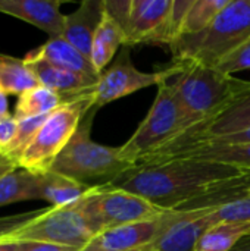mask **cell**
<instances>
[{
  "mask_svg": "<svg viewBox=\"0 0 250 251\" xmlns=\"http://www.w3.org/2000/svg\"><path fill=\"white\" fill-rule=\"evenodd\" d=\"M246 174L249 172L217 162L177 159L161 165H136L111 185L140 196L164 210H175Z\"/></svg>",
  "mask_w": 250,
  "mask_h": 251,
  "instance_id": "6da1fadb",
  "label": "cell"
},
{
  "mask_svg": "<svg viewBox=\"0 0 250 251\" xmlns=\"http://www.w3.org/2000/svg\"><path fill=\"white\" fill-rule=\"evenodd\" d=\"M250 40V0H230L202 32L183 35L169 47L174 65L215 68L227 54Z\"/></svg>",
  "mask_w": 250,
  "mask_h": 251,
  "instance_id": "7a4b0ae2",
  "label": "cell"
},
{
  "mask_svg": "<svg viewBox=\"0 0 250 251\" xmlns=\"http://www.w3.org/2000/svg\"><path fill=\"white\" fill-rule=\"evenodd\" d=\"M99 109L91 107L77 132L57 156L52 171L85 187H106L133 166L119 154V147L102 146L91 140V125Z\"/></svg>",
  "mask_w": 250,
  "mask_h": 251,
  "instance_id": "3957f363",
  "label": "cell"
},
{
  "mask_svg": "<svg viewBox=\"0 0 250 251\" xmlns=\"http://www.w3.org/2000/svg\"><path fill=\"white\" fill-rule=\"evenodd\" d=\"M183 69L172 82L180 100L184 129L218 116L228 103L250 87V81L237 79L197 63L181 65ZM181 131V132H183Z\"/></svg>",
  "mask_w": 250,
  "mask_h": 251,
  "instance_id": "277c9868",
  "label": "cell"
},
{
  "mask_svg": "<svg viewBox=\"0 0 250 251\" xmlns=\"http://www.w3.org/2000/svg\"><path fill=\"white\" fill-rule=\"evenodd\" d=\"M93 96L94 93L81 96L52 112L18 160V168L35 175L50 172L57 156L77 132L83 118L94 107Z\"/></svg>",
  "mask_w": 250,
  "mask_h": 251,
  "instance_id": "5b68a950",
  "label": "cell"
},
{
  "mask_svg": "<svg viewBox=\"0 0 250 251\" xmlns=\"http://www.w3.org/2000/svg\"><path fill=\"white\" fill-rule=\"evenodd\" d=\"M184 129V116L172 82L158 85L156 99L130 140L119 147L121 157L137 165L144 157L161 150Z\"/></svg>",
  "mask_w": 250,
  "mask_h": 251,
  "instance_id": "8992f818",
  "label": "cell"
},
{
  "mask_svg": "<svg viewBox=\"0 0 250 251\" xmlns=\"http://www.w3.org/2000/svg\"><path fill=\"white\" fill-rule=\"evenodd\" d=\"M84 196L62 207L44 209L35 221L6 240L40 241L83 251L96 235L84 210Z\"/></svg>",
  "mask_w": 250,
  "mask_h": 251,
  "instance_id": "52a82bcc",
  "label": "cell"
},
{
  "mask_svg": "<svg viewBox=\"0 0 250 251\" xmlns=\"http://www.w3.org/2000/svg\"><path fill=\"white\" fill-rule=\"evenodd\" d=\"M248 128H250V87L233 99L218 116L180 132L172 141L144 157L137 165H161L171 162L211 140L236 134Z\"/></svg>",
  "mask_w": 250,
  "mask_h": 251,
  "instance_id": "ba28073f",
  "label": "cell"
},
{
  "mask_svg": "<svg viewBox=\"0 0 250 251\" xmlns=\"http://www.w3.org/2000/svg\"><path fill=\"white\" fill-rule=\"evenodd\" d=\"M174 0H105V10L125 35V46L168 44Z\"/></svg>",
  "mask_w": 250,
  "mask_h": 251,
  "instance_id": "9c48e42d",
  "label": "cell"
},
{
  "mask_svg": "<svg viewBox=\"0 0 250 251\" xmlns=\"http://www.w3.org/2000/svg\"><path fill=\"white\" fill-rule=\"evenodd\" d=\"M130 53L131 47L124 46L113 63L100 74L93 96V106L96 109H100L118 99L127 97L139 90L167 82L177 76L183 69L181 65L172 63V66L164 71L143 72L134 66Z\"/></svg>",
  "mask_w": 250,
  "mask_h": 251,
  "instance_id": "30bf717a",
  "label": "cell"
},
{
  "mask_svg": "<svg viewBox=\"0 0 250 251\" xmlns=\"http://www.w3.org/2000/svg\"><path fill=\"white\" fill-rule=\"evenodd\" d=\"M87 206L100 232L115 226L150 221L168 212L140 196L112 185L93 187L88 193Z\"/></svg>",
  "mask_w": 250,
  "mask_h": 251,
  "instance_id": "8fae6325",
  "label": "cell"
},
{
  "mask_svg": "<svg viewBox=\"0 0 250 251\" xmlns=\"http://www.w3.org/2000/svg\"><path fill=\"white\" fill-rule=\"evenodd\" d=\"M167 213L150 221L105 229L99 232L96 237H93V240L83 251L143 250L149 244H152L161 234L167 221Z\"/></svg>",
  "mask_w": 250,
  "mask_h": 251,
  "instance_id": "7c38bea8",
  "label": "cell"
},
{
  "mask_svg": "<svg viewBox=\"0 0 250 251\" xmlns=\"http://www.w3.org/2000/svg\"><path fill=\"white\" fill-rule=\"evenodd\" d=\"M31 68L41 87H46L60 94L66 101H72L81 96L94 93V87L99 78H90L59 66H55L43 59L24 57Z\"/></svg>",
  "mask_w": 250,
  "mask_h": 251,
  "instance_id": "4fadbf2b",
  "label": "cell"
},
{
  "mask_svg": "<svg viewBox=\"0 0 250 251\" xmlns=\"http://www.w3.org/2000/svg\"><path fill=\"white\" fill-rule=\"evenodd\" d=\"M59 0H0V12L22 19L41 31L50 38L62 37L65 31V18L60 12Z\"/></svg>",
  "mask_w": 250,
  "mask_h": 251,
  "instance_id": "5bb4252c",
  "label": "cell"
},
{
  "mask_svg": "<svg viewBox=\"0 0 250 251\" xmlns=\"http://www.w3.org/2000/svg\"><path fill=\"white\" fill-rule=\"evenodd\" d=\"M105 15V0H84L80 7L66 15L63 38L90 57L94 34Z\"/></svg>",
  "mask_w": 250,
  "mask_h": 251,
  "instance_id": "9a60e30c",
  "label": "cell"
},
{
  "mask_svg": "<svg viewBox=\"0 0 250 251\" xmlns=\"http://www.w3.org/2000/svg\"><path fill=\"white\" fill-rule=\"evenodd\" d=\"M27 57L43 59L55 66H59V68L90 76V78H99V74L93 68L90 57L83 54L77 47H74L63 37L49 38L43 46L29 51Z\"/></svg>",
  "mask_w": 250,
  "mask_h": 251,
  "instance_id": "2e32d148",
  "label": "cell"
},
{
  "mask_svg": "<svg viewBox=\"0 0 250 251\" xmlns=\"http://www.w3.org/2000/svg\"><path fill=\"white\" fill-rule=\"evenodd\" d=\"M125 46V35L122 28L116 24V21L105 10L103 19L94 34L90 60L96 72L100 74L108 68L109 62L113 59L119 47Z\"/></svg>",
  "mask_w": 250,
  "mask_h": 251,
  "instance_id": "e0dca14e",
  "label": "cell"
},
{
  "mask_svg": "<svg viewBox=\"0 0 250 251\" xmlns=\"http://www.w3.org/2000/svg\"><path fill=\"white\" fill-rule=\"evenodd\" d=\"M178 159L217 162V163L228 165V166L250 172V143H246V144H205V146L192 149L190 151L184 153Z\"/></svg>",
  "mask_w": 250,
  "mask_h": 251,
  "instance_id": "ac0fdd59",
  "label": "cell"
},
{
  "mask_svg": "<svg viewBox=\"0 0 250 251\" xmlns=\"http://www.w3.org/2000/svg\"><path fill=\"white\" fill-rule=\"evenodd\" d=\"M90 187H85L74 179H69L53 171L40 175L38 197L52 204V207H62L81 199Z\"/></svg>",
  "mask_w": 250,
  "mask_h": 251,
  "instance_id": "d6986e66",
  "label": "cell"
},
{
  "mask_svg": "<svg viewBox=\"0 0 250 251\" xmlns=\"http://www.w3.org/2000/svg\"><path fill=\"white\" fill-rule=\"evenodd\" d=\"M249 235L250 222H220L200 235L194 251H231Z\"/></svg>",
  "mask_w": 250,
  "mask_h": 251,
  "instance_id": "ffe728a7",
  "label": "cell"
},
{
  "mask_svg": "<svg viewBox=\"0 0 250 251\" xmlns=\"http://www.w3.org/2000/svg\"><path fill=\"white\" fill-rule=\"evenodd\" d=\"M38 79L24 59L0 54V91L12 96L37 88Z\"/></svg>",
  "mask_w": 250,
  "mask_h": 251,
  "instance_id": "44dd1931",
  "label": "cell"
},
{
  "mask_svg": "<svg viewBox=\"0 0 250 251\" xmlns=\"http://www.w3.org/2000/svg\"><path fill=\"white\" fill-rule=\"evenodd\" d=\"M40 175L31 174L22 168H16L12 172L0 178V206L40 200L38 197Z\"/></svg>",
  "mask_w": 250,
  "mask_h": 251,
  "instance_id": "7402d4cb",
  "label": "cell"
},
{
  "mask_svg": "<svg viewBox=\"0 0 250 251\" xmlns=\"http://www.w3.org/2000/svg\"><path fill=\"white\" fill-rule=\"evenodd\" d=\"M68 103L60 94L38 85L34 90H29L19 96L16 106H15V119L22 121L28 118H35V116H43V115H50L60 106Z\"/></svg>",
  "mask_w": 250,
  "mask_h": 251,
  "instance_id": "603a6c76",
  "label": "cell"
},
{
  "mask_svg": "<svg viewBox=\"0 0 250 251\" xmlns=\"http://www.w3.org/2000/svg\"><path fill=\"white\" fill-rule=\"evenodd\" d=\"M228 3L230 0H194L186 15L180 37L194 35L205 31Z\"/></svg>",
  "mask_w": 250,
  "mask_h": 251,
  "instance_id": "cb8c5ba5",
  "label": "cell"
},
{
  "mask_svg": "<svg viewBox=\"0 0 250 251\" xmlns=\"http://www.w3.org/2000/svg\"><path fill=\"white\" fill-rule=\"evenodd\" d=\"M47 116L49 115H43V116H35V118L18 121V131H16L13 141L3 151H0V154L4 156L6 159H9L10 162L16 163V166H18V160L24 154L27 147L31 144L35 134L38 132V129L41 128V125L47 119Z\"/></svg>",
  "mask_w": 250,
  "mask_h": 251,
  "instance_id": "d4e9b609",
  "label": "cell"
},
{
  "mask_svg": "<svg viewBox=\"0 0 250 251\" xmlns=\"http://www.w3.org/2000/svg\"><path fill=\"white\" fill-rule=\"evenodd\" d=\"M205 219L211 226L220 222H250V196L212 210Z\"/></svg>",
  "mask_w": 250,
  "mask_h": 251,
  "instance_id": "484cf974",
  "label": "cell"
},
{
  "mask_svg": "<svg viewBox=\"0 0 250 251\" xmlns=\"http://www.w3.org/2000/svg\"><path fill=\"white\" fill-rule=\"evenodd\" d=\"M215 68L227 75H233L236 72L250 69V40L243 43L230 54H227Z\"/></svg>",
  "mask_w": 250,
  "mask_h": 251,
  "instance_id": "4316f807",
  "label": "cell"
},
{
  "mask_svg": "<svg viewBox=\"0 0 250 251\" xmlns=\"http://www.w3.org/2000/svg\"><path fill=\"white\" fill-rule=\"evenodd\" d=\"M43 210H35V212H27L21 215H12V216H3L0 218V241L9 238L13 235L16 231L22 229L32 221H35Z\"/></svg>",
  "mask_w": 250,
  "mask_h": 251,
  "instance_id": "83f0119b",
  "label": "cell"
},
{
  "mask_svg": "<svg viewBox=\"0 0 250 251\" xmlns=\"http://www.w3.org/2000/svg\"><path fill=\"white\" fill-rule=\"evenodd\" d=\"M18 131V121L13 115L0 119V151H3L15 138Z\"/></svg>",
  "mask_w": 250,
  "mask_h": 251,
  "instance_id": "f1b7e54d",
  "label": "cell"
},
{
  "mask_svg": "<svg viewBox=\"0 0 250 251\" xmlns=\"http://www.w3.org/2000/svg\"><path fill=\"white\" fill-rule=\"evenodd\" d=\"M246 143H250V128L243 129L240 132H236V134H230V135H224V137L211 140L205 144H246ZM205 144H202V146H205Z\"/></svg>",
  "mask_w": 250,
  "mask_h": 251,
  "instance_id": "f546056e",
  "label": "cell"
},
{
  "mask_svg": "<svg viewBox=\"0 0 250 251\" xmlns=\"http://www.w3.org/2000/svg\"><path fill=\"white\" fill-rule=\"evenodd\" d=\"M21 251H78L71 247H63L57 244L40 243V241H22Z\"/></svg>",
  "mask_w": 250,
  "mask_h": 251,
  "instance_id": "4dcf8cb0",
  "label": "cell"
},
{
  "mask_svg": "<svg viewBox=\"0 0 250 251\" xmlns=\"http://www.w3.org/2000/svg\"><path fill=\"white\" fill-rule=\"evenodd\" d=\"M18 166H16V163H13V162H10L9 159H6L4 156H1L0 154V178L3 176V175H6V174H9V172H12L13 169H16Z\"/></svg>",
  "mask_w": 250,
  "mask_h": 251,
  "instance_id": "1f68e13d",
  "label": "cell"
},
{
  "mask_svg": "<svg viewBox=\"0 0 250 251\" xmlns=\"http://www.w3.org/2000/svg\"><path fill=\"white\" fill-rule=\"evenodd\" d=\"M22 241H9L3 240L0 241V251H21Z\"/></svg>",
  "mask_w": 250,
  "mask_h": 251,
  "instance_id": "d6a6232c",
  "label": "cell"
},
{
  "mask_svg": "<svg viewBox=\"0 0 250 251\" xmlns=\"http://www.w3.org/2000/svg\"><path fill=\"white\" fill-rule=\"evenodd\" d=\"M7 116H10V113H9V99H7V94L0 91V119H4Z\"/></svg>",
  "mask_w": 250,
  "mask_h": 251,
  "instance_id": "836d02e7",
  "label": "cell"
},
{
  "mask_svg": "<svg viewBox=\"0 0 250 251\" xmlns=\"http://www.w3.org/2000/svg\"><path fill=\"white\" fill-rule=\"evenodd\" d=\"M231 251H250V235L243 238Z\"/></svg>",
  "mask_w": 250,
  "mask_h": 251,
  "instance_id": "e575fe53",
  "label": "cell"
},
{
  "mask_svg": "<svg viewBox=\"0 0 250 251\" xmlns=\"http://www.w3.org/2000/svg\"><path fill=\"white\" fill-rule=\"evenodd\" d=\"M134 251H143V250H134Z\"/></svg>",
  "mask_w": 250,
  "mask_h": 251,
  "instance_id": "d590c367",
  "label": "cell"
}]
</instances>
